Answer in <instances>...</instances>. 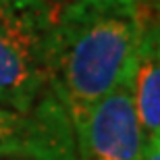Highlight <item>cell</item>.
Here are the masks:
<instances>
[{"mask_svg":"<svg viewBox=\"0 0 160 160\" xmlns=\"http://www.w3.org/2000/svg\"><path fill=\"white\" fill-rule=\"evenodd\" d=\"M8 160H23V158H8Z\"/></svg>","mask_w":160,"mask_h":160,"instance_id":"cell-6","label":"cell"},{"mask_svg":"<svg viewBox=\"0 0 160 160\" xmlns=\"http://www.w3.org/2000/svg\"><path fill=\"white\" fill-rule=\"evenodd\" d=\"M131 79L104 96L75 127L77 160H142V129Z\"/></svg>","mask_w":160,"mask_h":160,"instance_id":"cell-4","label":"cell"},{"mask_svg":"<svg viewBox=\"0 0 160 160\" xmlns=\"http://www.w3.org/2000/svg\"><path fill=\"white\" fill-rule=\"evenodd\" d=\"M152 0H69L54 12L50 88L73 127L131 79L139 42L156 19Z\"/></svg>","mask_w":160,"mask_h":160,"instance_id":"cell-1","label":"cell"},{"mask_svg":"<svg viewBox=\"0 0 160 160\" xmlns=\"http://www.w3.org/2000/svg\"><path fill=\"white\" fill-rule=\"evenodd\" d=\"M129 85L143 143L160 139V42L156 19L142 36Z\"/></svg>","mask_w":160,"mask_h":160,"instance_id":"cell-5","label":"cell"},{"mask_svg":"<svg viewBox=\"0 0 160 160\" xmlns=\"http://www.w3.org/2000/svg\"><path fill=\"white\" fill-rule=\"evenodd\" d=\"M50 0H0V106L27 110L52 92Z\"/></svg>","mask_w":160,"mask_h":160,"instance_id":"cell-2","label":"cell"},{"mask_svg":"<svg viewBox=\"0 0 160 160\" xmlns=\"http://www.w3.org/2000/svg\"><path fill=\"white\" fill-rule=\"evenodd\" d=\"M152 2H158V0H152Z\"/></svg>","mask_w":160,"mask_h":160,"instance_id":"cell-7","label":"cell"},{"mask_svg":"<svg viewBox=\"0 0 160 160\" xmlns=\"http://www.w3.org/2000/svg\"><path fill=\"white\" fill-rule=\"evenodd\" d=\"M0 158L77 160L71 114L54 92L27 110L0 106Z\"/></svg>","mask_w":160,"mask_h":160,"instance_id":"cell-3","label":"cell"}]
</instances>
